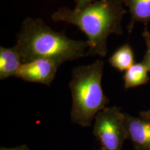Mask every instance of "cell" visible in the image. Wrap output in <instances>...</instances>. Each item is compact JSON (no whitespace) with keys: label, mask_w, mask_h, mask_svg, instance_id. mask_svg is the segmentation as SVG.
<instances>
[{"label":"cell","mask_w":150,"mask_h":150,"mask_svg":"<svg viewBox=\"0 0 150 150\" xmlns=\"http://www.w3.org/2000/svg\"><path fill=\"white\" fill-rule=\"evenodd\" d=\"M104 63L96 60L73 69L69 88L72 98L71 121L83 127H91L99 111L107 107L109 99L102 89Z\"/></svg>","instance_id":"cell-3"},{"label":"cell","mask_w":150,"mask_h":150,"mask_svg":"<svg viewBox=\"0 0 150 150\" xmlns=\"http://www.w3.org/2000/svg\"><path fill=\"white\" fill-rule=\"evenodd\" d=\"M60 65L59 63L52 59H35L23 63L16 77L31 83L50 86Z\"/></svg>","instance_id":"cell-5"},{"label":"cell","mask_w":150,"mask_h":150,"mask_svg":"<svg viewBox=\"0 0 150 150\" xmlns=\"http://www.w3.org/2000/svg\"><path fill=\"white\" fill-rule=\"evenodd\" d=\"M123 3L130 13L131 20L128 25L129 33L132 32L135 24H144L145 27L150 22V0H123Z\"/></svg>","instance_id":"cell-8"},{"label":"cell","mask_w":150,"mask_h":150,"mask_svg":"<svg viewBox=\"0 0 150 150\" xmlns=\"http://www.w3.org/2000/svg\"><path fill=\"white\" fill-rule=\"evenodd\" d=\"M95 1L97 0H74V2L76 4L75 8L82 9L91 4L95 2Z\"/></svg>","instance_id":"cell-12"},{"label":"cell","mask_w":150,"mask_h":150,"mask_svg":"<svg viewBox=\"0 0 150 150\" xmlns=\"http://www.w3.org/2000/svg\"><path fill=\"white\" fill-rule=\"evenodd\" d=\"M93 134L105 150H122L128 139L125 113L117 106L106 107L94 120Z\"/></svg>","instance_id":"cell-4"},{"label":"cell","mask_w":150,"mask_h":150,"mask_svg":"<svg viewBox=\"0 0 150 150\" xmlns=\"http://www.w3.org/2000/svg\"><path fill=\"white\" fill-rule=\"evenodd\" d=\"M139 116L140 117L143 118V119L150 121V108L147 110L140 111L139 112Z\"/></svg>","instance_id":"cell-14"},{"label":"cell","mask_w":150,"mask_h":150,"mask_svg":"<svg viewBox=\"0 0 150 150\" xmlns=\"http://www.w3.org/2000/svg\"><path fill=\"white\" fill-rule=\"evenodd\" d=\"M101 150H105V149H103V148H102V149H101Z\"/></svg>","instance_id":"cell-15"},{"label":"cell","mask_w":150,"mask_h":150,"mask_svg":"<svg viewBox=\"0 0 150 150\" xmlns=\"http://www.w3.org/2000/svg\"><path fill=\"white\" fill-rule=\"evenodd\" d=\"M22 64L21 55L16 45L11 48L0 47V79L16 76Z\"/></svg>","instance_id":"cell-7"},{"label":"cell","mask_w":150,"mask_h":150,"mask_svg":"<svg viewBox=\"0 0 150 150\" xmlns=\"http://www.w3.org/2000/svg\"><path fill=\"white\" fill-rule=\"evenodd\" d=\"M0 150H31L27 145H22L16 147H1Z\"/></svg>","instance_id":"cell-13"},{"label":"cell","mask_w":150,"mask_h":150,"mask_svg":"<svg viewBox=\"0 0 150 150\" xmlns=\"http://www.w3.org/2000/svg\"><path fill=\"white\" fill-rule=\"evenodd\" d=\"M128 139L135 150H150V121L125 113Z\"/></svg>","instance_id":"cell-6"},{"label":"cell","mask_w":150,"mask_h":150,"mask_svg":"<svg viewBox=\"0 0 150 150\" xmlns=\"http://www.w3.org/2000/svg\"><path fill=\"white\" fill-rule=\"evenodd\" d=\"M110 65L120 72L127 71L134 64V54L129 44L120 47L108 59Z\"/></svg>","instance_id":"cell-10"},{"label":"cell","mask_w":150,"mask_h":150,"mask_svg":"<svg viewBox=\"0 0 150 150\" xmlns=\"http://www.w3.org/2000/svg\"><path fill=\"white\" fill-rule=\"evenodd\" d=\"M123 0H97L82 9L60 8L52 15L54 22L73 24L88 38L87 56L105 57L110 34L122 35V21L127 11Z\"/></svg>","instance_id":"cell-1"},{"label":"cell","mask_w":150,"mask_h":150,"mask_svg":"<svg viewBox=\"0 0 150 150\" xmlns=\"http://www.w3.org/2000/svg\"><path fill=\"white\" fill-rule=\"evenodd\" d=\"M142 37L145 40L146 46H147V50H146L145 54L144 56L143 61L142 62L146 65L150 72V32L148 31L147 27L145 28L144 31L142 32Z\"/></svg>","instance_id":"cell-11"},{"label":"cell","mask_w":150,"mask_h":150,"mask_svg":"<svg viewBox=\"0 0 150 150\" xmlns=\"http://www.w3.org/2000/svg\"><path fill=\"white\" fill-rule=\"evenodd\" d=\"M149 70L142 62L134 63L124 74V83L126 89L145 85L149 81Z\"/></svg>","instance_id":"cell-9"},{"label":"cell","mask_w":150,"mask_h":150,"mask_svg":"<svg viewBox=\"0 0 150 150\" xmlns=\"http://www.w3.org/2000/svg\"><path fill=\"white\" fill-rule=\"evenodd\" d=\"M16 46L23 63L44 58L61 65L87 56L88 50L87 40H72L52 29L41 19L31 18L24 20Z\"/></svg>","instance_id":"cell-2"}]
</instances>
